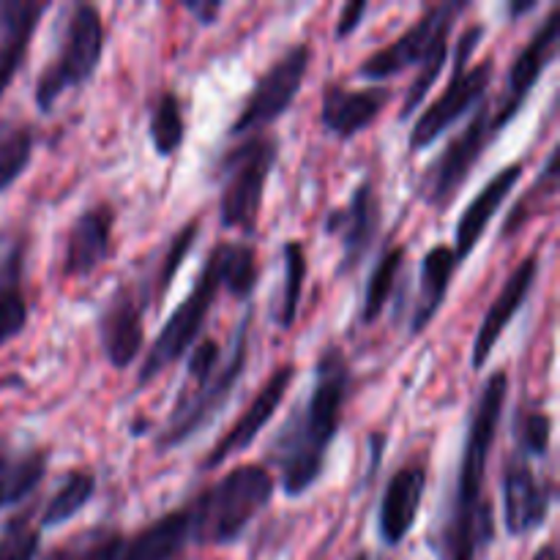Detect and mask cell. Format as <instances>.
Instances as JSON below:
<instances>
[{"instance_id":"cell-37","label":"cell","mask_w":560,"mask_h":560,"mask_svg":"<svg viewBox=\"0 0 560 560\" xmlns=\"http://www.w3.org/2000/svg\"><path fill=\"white\" fill-rule=\"evenodd\" d=\"M42 550V528L31 509L14 514L0 530V560H36Z\"/></svg>"},{"instance_id":"cell-32","label":"cell","mask_w":560,"mask_h":560,"mask_svg":"<svg viewBox=\"0 0 560 560\" xmlns=\"http://www.w3.org/2000/svg\"><path fill=\"white\" fill-rule=\"evenodd\" d=\"M36 135L27 124L14 118L0 120V195L22 178L33 162Z\"/></svg>"},{"instance_id":"cell-38","label":"cell","mask_w":560,"mask_h":560,"mask_svg":"<svg viewBox=\"0 0 560 560\" xmlns=\"http://www.w3.org/2000/svg\"><path fill=\"white\" fill-rule=\"evenodd\" d=\"M366 11H370V3L366 0H353V3L342 5V11H339V20H337V31H334V36H337V42H342V38L353 36L355 31L361 27V22H364Z\"/></svg>"},{"instance_id":"cell-18","label":"cell","mask_w":560,"mask_h":560,"mask_svg":"<svg viewBox=\"0 0 560 560\" xmlns=\"http://www.w3.org/2000/svg\"><path fill=\"white\" fill-rule=\"evenodd\" d=\"M115 208L109 202H96L77 213L71 228L66 230L60 273L66 279H88L96 273L113 255Z\"/></svg>"},{"instance_id":"cell-13","label":"cell","mask_w":560,"mask_h":560,"mask_svg":"<svg viewBox=\"0 0 560 560\" xmlns=\"http://www.w3.org/2000/svg\"><path fill=\"white\" fill-rule=\"evenodd\" d=\"M383 222V202L377 197L372 178H361L359 186L350 191L348 202L334 211L326 213L323 219V233L334 235L342 246V257H339V277H348L355 268L364 262L370 255L372 244H375L377 233H381Z\"/></svg>"},{"instance_id":"cell-23","label":"cell","mask_w":560,"mask_h":560,"mask_svg":"<svg viewBox=\"0 0 560 560\" xmlns=\"http://www.w3.org/2000/svg\"><path fill=\"white\" fill-rule=\"evenodd\" d=\"M189 545V512H186V506H180L153 520L135 536H126L113 560H175Z\"/></svg>"},{"instance_id":"cell-25","label":"cell","mask_w":560,"mask_h":560,"mask_svg":"<svg viewBox=\"0 0 560 560\" xmlns=\"http://www.w3.org/2000/svg\"><path fill=\"white\" fill-rule=\"evenodd\" d=\"M457 266L459 262L448 244H435L421 257L419 295H416L413 315H410V337H421L438 317L441 306L446 304Z\"/></svg>"},{"instance_id":"cell-4","label":"cell","mask_w":560,"mask_h":560,"mask_svg":"<svg viewBox=\"0 0 560 560\" xmlns=\"http://www.w3.org/2000/svg\"><path fill=\"white\" fill-rule=\"evenodd\" d=\"M468 9V0H446V3L427 5L419 20L402 36H397L392 44L375 49L370 58L361 60L359 77L375 82V85L394 80L408 69H419L408 88L399 120H408L421 107V102L430 96L432 85L448 63V36H452L454 22Z\"/></svg>"},{"instance_id":"cell-24","label":"cell","mask_w":560,"mask_h":560,"mask_svg":"<svg viewBox=\"0 0 560 560\" xmlns=\"http://www.w3.org/2000/svg\"><path fill=\"white\" fill-rule=\"evenodd\" d=\"M49 452L42 446H14L0 438V514L22 506L47 476Z\"/></svg>"},{"instance_id":"cell-31","label":"cell","mask_w":560,"mask_h":560,"mask_svg":"<svg viewBox=\"0 0 560 560\" xmlns=\"http://www.w3.org/2000/svg\"><path fill=\"white\" fill-rule=\"evenodd\" d=\"M558 159H560L558 148H552V151L547 153L545 167H541L539 178L530 184V189L525 191V195L517 200V206L509 211L506 224H503V230H501V238H512V235L520 233V230H523L530 219H536L547 206H550L552 197H556V191H558V178H560Z\"/></svg>"},{"instance_id":"cell-22","label":"cell","mask_w":560,"mask_h":560,"mask_svg":"<svg viewBox=\"0 0 560 560\" xmlns=\"http://www.w3.org/2000/svg\"><path fill=\"white\" fill-rule=\"evenodd\" d=\"M49 9V0H0V98L20 74L33 33Z\"/></svg>"},{"instance_id":"cell-16","label":"cell","mask_w":560,"mask_h":560,"mask_svg":"<svg viewBox=\"0 0 560 560\" xmlns=\"http://www.w3.org/2000/svg\"><path fill=\"white\" fill-rule=\"evenodd\" d=\"M293 381H295L293 364L277 366V370L268 375V381L260 386V392L255 394V399L246 405V410L238 416V421H235V424L219 438L217 446L206 454L200 470L222 468L224 463H230V459L238 457L241 452H246V448L260 438V432L271 424V419L277 416L279 405L284 402V397H288Z\"/></svg>"},{"instance_id":"cell-34","label":"cell","mask_w":560,"mask_h":560,"mask_svg":"<svg viewBox=\"0 0 560 560\" xmlns=\"http://www.w3.org/2000/svg\"><path fill=\"white\" fill-rule=\"evenodd\" d=\"M197 238H200V219H189L178 233L170 235L167 246H164V255L156 266V277H153L151 288H148V299H151V306H156L159 301L167 295V290L173 288L175 277H178L180 266L186 262L189 252L195 249Z\"/></svg>"},{"instance_id":"cell-7","label":"cell","mask_w":560,"mask_h":560,"mask_svg":"<svg viewBox=\"0 0 560 560\" xmlns=\"http://www.w3.org/2000/svg\"><path fill=\"white\" fill-rule=\"evenodd\" d=\"M107 31H104L102 11L93 3H74L60 31V44L52 58L38 74L33 88V102L44 115L52 113L60 96L74 88H82L102 63Z\"/></svg>"},{"instance_id":"cell-33","label":"cell","mask_w":560,"mask_h":560,"mask_svg":"<svg viewBox=\"0 0 560 560\" xmlns=\"http://www.w3.org/2000/svg\"><path fill=\"white\" fill-rule=\"evenodd\" d=\"M224 290L235 301H249L257 288V249L249 241H219Z\"/></svg>"},{"instance_id":"cell-35","label":"cell","mask_w":560,"mask_h":560,"mask_svg":"<svg viewBox=\"0 0 560 560\" xmlns=\"http://www.w3.org/2000/svg\"><path fill=\"white\" fill-rule=\"evenodd\" d=\"M126 536L118 528H107V525H93V528L82 530V534L71 536L66 545L55 547L42 560H113L115 552L120 550Z\"/></svg>"},{"instance_id":"cell-8","label":"cell","mask_w":560,"mask_h":560,"mask_svg":"<svg viewBox=\"0 0 560 560\" xmlns=\"http://www.w3.org/2000/svg\"><path fill=\"white\" fill-rule=\"evenodd\" d=\"M279 159V140L268 131L249 135L230 148L219 162V222L228 230L252 235L257 230L266 197L268 175Z\"/></svg>"},{"instance_id":"cell-14","label":"cell","mask_w":560,"mask_h":560,"mask_svg":"<svg viewBox=\"0 0 560 560\" xmlns=\"http://www.w3.org/2000/svg\"><path fill=\"white\" fill-rule=\"evenodd\" d=\"M151 306L145 290L120 282L98 315V345L113 370L124 372L140 359L145 345V310Z\"/></svg>"},{"instance_id":"cell-30","label":"cell","mask_w":560,"mask_h":560,"mask_svg":"<svg viewBox=\"0 0 560 560\" xmlns=\"http://www.w3.org/2000/svg\"><path fill=\"white\" fill-rule=\"evenodd\" d=\"M282 268H284V288L282 295H279V306H277V326L282 331H290L293 323L299 320V310H301V299H304V284H306V273H310V260H306V246L301 241L290 238L282 244Z\"/></svg>"},{"instance_id":"cell-5","label":"cell","mask_w":560,"mask_h":560,"mask_svg":"<svg viewBox=\"0 0 560 560\" xmlns=\"http://www.w3.org/2000/svg\"><path fill=\"white\" fill-rule=\"evenodd\" d=\"M277 492V479L260 463L235 465L217 485L206 487L186 503L191 545L228 547L246 534Z\"/></svg>"},{"instance_id":"cell-2","label":"cell","mask_w":560,"mask_h":560,"mask_svg":"<svg viewBox=\"0 0 560 560\" xmlns=\"http://www.w3.org/2000/svg\"><path fill=\"white\" fill-rule=\"evenodd\" d=\"M353 388V370L339 345L320 350L304 399L293 405L288 419L266 452V468L277 470L288 498H301L326 470L328 452L342 430L345 405Z\"/></svg>"},{"instance_id":"cell-21","label":"cell","mask_w":560,"mask_h":560,"mask_svg":"<svg viewBox=\"0 0 560 560\" xmlns=\"http://www.w3.org/2000/svg\"><path fill=\"white\" fill-rule=\"evenodd\" d=\"M523 173H525V162L506 164V167H503L498 175H492V178L481 186L479 195L468 202V208H465L463 217H459L457 230H454L452 252L454 257H457V262H465L470 255H474V249L479 246V241L485 238L487 228H490L495 213L503 208L506 197L514 191V186L520 184Z\"/></svg>"},{"instance_id":"cell-11","label":"cell","mask_w":560,"mask_h":560,"mask_svg":"<svg viewBox=\"0 0 560 560\" xmlns=\"http://www.w3.org/2000/svg\"><path fill=\"white\" fill-rule=\"evenodd\" d=\"M312 66V47L306 42L290 44L260 77H257L255 88H252L249 98L241 107L238 118L230 126V135H260L268 126L277 124L293 102L299 98L301 85H304L306 74Z\"/></svg>"},{"instance_id":"cell-15","label":"cell","mask_w":560,"mask_h":560,"mask_svg":"<svg viewBox=\"0 0 560 560\" xmlns=\"http://www.w3.org/2000/svg\"><path fill=\"white\" fill-rule=\"evenodd\" d=\"M556 490L534 470L530 459L512 452L503 463L501 503L509 536H528L547 523Z\"/></svg>"},{"instance_id":"cell-6","label":"cell","mask_w":560,"mask_h":560,"mask_svg":"<svg viewBox=\"0 0 560 560\" xmlns=\"http://www.w3.org/2000/svg\"><path fill=\"white\" fill-rule=\"evenodd\" d=\"M481 38H485V25H479V22L465 27L463 36L457 38L452 52V77H448L441 96L416 118L408 140L410 153L424 151L432 142L441 140L463 115L474 113V109L490 96V82L492 74H495V58H485L481 63L470 66Z\"/></svg>"},{"instance_id":"cell-9","label":"cell","mask_w":560,"mask_h":560,"mask_svg":"<svg viewBox=\"0 0 560 560\" xmlns=\"http://www.w3.org/2000/svg\"><path fill=\"white\" fill-rule=\"evenodd\" d=\"M222 290V255H219V246H213L208 252L206 262H202L200 273H197L191 293L175 306L173 315L167 317L162 331L156 334V339L148 348L145 361L140 366V377H137V386L142 388L148 383H153L162 372H167V366H173L175 361H180L195 348Z\"/></svg>"},{"instance_id":"cell-12","label":"cell","mask_w":560,"mask_h":560,"mask_svg":"<svg viewBox=\"0 0 560 560\" xmlns=\"http://www.w3.org/2000/svg\"><path fill=\"white\" fill-rule=\"evenodd\" d=\"M560 47V5H552L550 14L545 16L539 27L534 31V36L528 38L523 49L517 52V58L512 60L506 74V85L503 93L495 98V107H492V129L495 135H501L520 113H523L525 102L534 93L536 82L545 77V71L550 69L552 60L558 58Z\"/></svg>"},{"instance_id":"cell-41","label":"cell","mask_w":560,"mask_h":560,"mask_svg":"<svg viewBox=\"0 0 560 560\" xmlns=\"http://www.w3.org/2000/svg\"><path fill=\"white\" fill-rule=\"evenodd\" d=\"M530 560H558V550L552 541H547L545 547H539V552H534V558Z\"/></svg>"},{"instance_id":"cell-17","label":"cell","mask_w":560,"mask_h":560,"mask_svg":"<svg viewBox=\"0 0 560 560\" xmlns=\"http://www.w3.org/2000/svg\"><path fill=\"white\" fill-rule=\"evenodd\" d=\"M539 252H530L528 257H523V260L517 262V268L509 273L506 282L501 284L498 295L492 299L490 310H487L485 320H481L479 331H476L474 353H470V366H474L476 372L485 370L487 361L495 353L498 342H501L503 334H506V328L512 326V320L520 315V310L528 304L530 290H534L536 277H539Z\"/></svg>"},{"instance_id":"cell-19","label":"cell","mask_w":560,"mask_h":560,"mask_svg":"<svg viewBox=\"0 0 560 560\" xmlns=\"http://www.w3.org/2000/svg\"><path fill=\"white\" fill-rule=\"evenodd\" d=\"M427 492V463L413 459L394 470L377 509V530L386 547H399L416 528Z\"/></svg>"},{"instance_id":"cell-42","label":"cell","mask_w":560,"mask_h":560,"mask_svg":"<svg viewBox=\"0 0 560 560\" xmlns=\"http://www.w3.org/2000/svg\"><path fill=\"white\" fill-rule=\"evenodd\" d=\"M353 560H372V556H370V552H359V556H355Z\"/></svg>"},{"instance_id":"cell-20","label":"cell","mask_w":560,"mask_h":560,"mask_svg":"<svg viewBox=\"0 0 560 560\" xmlns=\"http://www.w3.org/2000/svg\"><path fill=\"white\" fill-rule=\"evenodd\" d=\"M388 98H392V91L383 85L353 91L339 82H328L320 98V126L339 140H355L361 131H366L381 118Z\"/></svg>"},{"instance_id":"cell-29","label":"cell","mask_w":560,"mask_h":560,"mask_svg":"<svg viewBox=\"0 0 560 560\" xmlns=\"http://www.w3.org/2000/svg\"><path fill=\"white\" fill-rule=\"evenodd\" d=\"M148 137H151L153 151L162 159L175 156L186 140V118L184 104H180L178 93L164 88L156 98H153L151 109H148Z\"/></svg>"},{"instance_id":"cell-26","label":"cell","mask_w":560,"mask_h":560,"mask_svg":"<svg viewBox=\"0 0 560 560\" xmlns=\"http://www.w3.org/2000/svg\"><path fill=\"white\" fill-rule=\"evenodd\" d=\"M25 238H14L0 255V350L25 331L31 306L25 295Z\"/></svg>"},{"instance_id":"cell-36","label":"cell","mask_w":560,"mask_h":560,"mask_svg":"<svg viewBox=\"0 0 560 560\" xmlns=\"http://www.w3.org/2000/svg\"><path fill=\"white\" fill-rule=\"evenodd\" d=\"M514 452L525 459H545L552 443V419L539 408H520L512 424Z\"/></svg>"},{"instance_id":"cell-3","label":"cell","mask_w":560,"mask_h":560,"mask_svg":"<svg viewBox=\"0 0 560 560\" xmlns=\"http://www.w3.org/2000/svg\"><path fill=\"white\" fill-rule=\"evenodd\" d=\"M255 312L246 310L230 339L228 350L213 337L197 339L186 364L184 386L170 408L167 421L156 435V454H167L189 443L228 408L235 386L249 364V337Z\"/></svg>"},{"instance_id":"cell-1","label":"cell","mask_w":560,"mask_h":560,"mask_svg":"<svg viewBox=\"0 0 560 560\" xmlns=\"http://www.w3.org/2000/svg\"><path fill=\"white\" fill-rule=\"evenodd\" d=\"M506 397L509 375L498 370L487 377L476 405L470 408L454 492L438 514L430 534V547L438 560H479L495 541V517L485 487Z\"/></svg>"},{"instance_id":"cell-27","label":"cell","mask_w":560,"mask_h":560,"mask_svg":"<svg viewBox=\"0 0 560 560\" xmlns=\"http://www.w3.org/2000/svg\"><path fill=\"white\" fill-rule=\"evenodd\" d=\"M96 495V476L91 470H69V474L60 479L58 490L49 495V501L44 503L42 514H38V528H58L66 525L69 520H74L88 503Z\"/></svg>"},{"instance_id":"cell-10","label":"cell","mask_w":560,"mask_h":560,"mask_svg":"<svg viewBox=\"0 0 560 560\" xmlns=\"http://www.w3.org/2000/svg\"><path fill=\"white\" fill-rule=\"evenodd\" d=\"M492 107H495V102H492V96H487L474 109L465 129L452 137V142L443 148V153H438L435 162L421 175V200L435 211H446L452 206L459 189L468 184V175L474 173L490 142L498 137L492 129Z\"/></svg>"},{"instance_id":"cell-39","label":"cell","mask_w":560,"mask_h":560,"mask_svg":"<svg viewBox=\"0 0 560 560\" xmlns=\"http://www.w3.org/2000/svg\"><path fill=\"white\" fill-rule=\"evenodd\" d=\"M222 9H224L222 0H206V3H200V0H189V3H186V11L195 14L200 25H213V22L219 20V14H222Z\"/></svg>"},{"instance_id":"cell-40","label":"cell","mask_w":560,"mask_h":560,"mask_svg":"<svg viewBox=\"0 0 560 560\" xmlns=\"http://www.w3.org/2000/svg\"><path fill=\"white\" fill-rule=\"evenodd\" d=\"M536 0H514V3H509V20H520V16L530 14V11H536Z\"/></svg>"},{"instance_id":"cell-28","label":"cell","mask_w":560,"mask_h":560,"mask_svg":"<svg viewBox=\"0 0 560 560\" xmlns=\"http://www.w3.org/2000/svg\"><path fill=\"white\" fill-rule=\"evenodd\" d=\"M405 255H408V249L402 244H394L383 249L381 260L372 268L370 279H366L364 301H361V323L364 326H375L383 317V312H386L388 301H392L394 290H397L399 277H402Z\"/></svg>"}]
</instances>
